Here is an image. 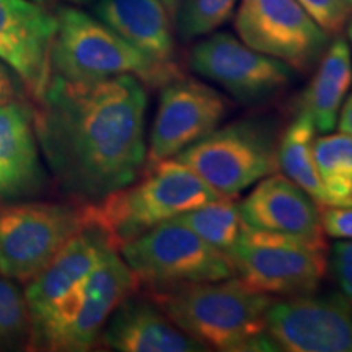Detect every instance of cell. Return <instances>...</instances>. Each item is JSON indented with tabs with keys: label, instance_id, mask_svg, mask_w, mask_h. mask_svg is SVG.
<instances>
[{
	"label": "cell",
	"instance_id": "obj_30",
	"mask_svg": "<svg viewBox=\"0 0 352 352\" xmlns=\"http://www.w3.org/2000/svg\"><path fill=\"white\" fill-rule=\"evenodd\" d=\"M13 94V82L6 65L0 60V101L8 100Z\"/></svg>",
	"mask_w": 352,
	"mask_h": 352
},
{
	"label": "cell",
	"instance_id": "obj_18",
	"mask_svg": "<svg viewBox=\"0 0 352 352\" xmlns=\"http://www.w3.org/2000/svg\"><path fill=\"white\" fill-rule=\"evenodd\" d=\"M98 20L160 64L176 65L171 20L162 0H96Z\"/></svg>",
	"mask_w": 352,
	"mask_h": 352
},
{
	"label": "cell",
	"instance_id": "obj_9",
	"mask_svg": "<svg viewBox=\"0 0 352 352\" xmlns=\"http://www.w3.org/2000/svg\"><path fill=\"white\" fill-rule=\"evenodd\" d=\"M83 228L82 208L51 202L0 206V272L32 280Z\"/></svg>",
	"mask_w": 352,
	"mask_h": 352
},
{
	"label": "cell",
	"instance_id": "obj_24",
	"mask_svg": "<svg viewBox=\"0 0 352 352\" xmlns=\"http://www.w3.org/2000/svg\"><path fill=\"white\" fill-rule=\"evenodd\" d=\"M240 0H182L176 25L183 39L208 36L220 28L235 12Z\"/></svg>",
	"mask_w": 352,
	"mask_h": 352
},
{
	"label": "cell",
	"instance_id": "obj_16",
	"mask_svg": "<svg viewBox=\"0 0 352 352\" xmlns=\"http://www.w3.org/2000/svg\"><path fill=\"white\" fill-rule=\"evenodd\" d=\"M100 338L108 349L118 352L209 351L176 327L155 302L131 297L116 307Z\"/></svg>",
	"mask_w": 352,
	"mask_h": 352
},
{
	"label": "cell",
	"instance_id": "obj_14",
	"mask_svg": "<svg viewBox=\"0 0 352 352\" xmlns=\"http://www.w3.org/2000/svg\"><path fill=\"white\" fill-rule=\"evenodd\" d=\"M57 19L34 0H0V60L41 96L51 78Z\"/></svg>",
	"mask_w": 352,
	"mask_h": 352
},
{
	"label": "cell",
	"instance_id": "obj_26",
	"mask_svg": "<svg viewBox=\"0 0 352 352\" xmlns=\"http://www.w3.org/2000/svg\"><path fill=\"white\" fill-rule=\"evenodd\" d=\"M329 36L340 34L352 15L346 0H297Z\"/></svg>",
	"mask_w": 352,
	"mask_h": 352
},
{
	"label": "cell",
	"instance_id": "obj_1",
	"mask_svg": "<svg viewBox=\"0 0 352 352\" xmlns=\"http://www.w3.org/2000/svg\"><path fill=\"white\" fill-rule=\"evenodd\" d=\"M33 114L43 155L64 192L90 204L134 183L147 160V90L138 77L54 76Z\"/></svg>",
	"mask_w": 352,
	"mask_h": 352
},
{
	"label": "cell",
	"instance_id": "obj_11",
	"mask_svg": "<svg viewBox=\"0 0 352 352\" xmlns=\"http://www.w3.org/2000/svg\"><path fill=\"white\" fill-rule=\"evenodd\" d=\"M189 65L197 76L217 83L245 104L279 95L292 80L287 64L252 50L230 33L208 34L192 47Z\"/></svg>",
	"mask_w": 352,
	"mask_h": 352
},
{
	"label": "cell",
	"instance_id": "obj_2",
	"mask_svg": "<svg viewBox=\"0 0 352 352\" xmlns=\"http://www.w3.org/2000/svg\"><path fill=\"white\" fill-rule=\"evenodd\" d=\"M151 300L208 349L279 351L266 324L272 297L250 289L235 276L214 283L151 289Z\"/></svg>",
	"mask_w": 352,
	"mask_h": 352
},
{
	"label": "cell",
	"instance_id": "obj_21",
	"mask_svg": "<svg viewBox=\"0 0 352 352\" xmlns=\"http://www.w3.org/2000/svg\"><path fill=\"white\" fill-rule=\"evenodd\" d=\"M315 132L316 127L311 116L300 109L296 120L285 127L279 138L277 158L283 175L308 192L320 206H324L327 192L321 184L314 158Z\"/></svg>",
	"mask_w": 352,
	"mask_h": 352
},
{
	"label": "cell",
	"instance_id": "obj_27",
	"mask_svg": "<svg viewBox=\"0 0 352 352\" xmlns=\"http://www.w3.org/2000/svg\"><path fill=\"white\" fill-rule=\"evenodd\" d=\"M328 267L342 296L352 302V240H340L331 246Z\"/></svg>",
	"mask_w": 352,
	"mask_h": 352
},
{
	"label": "cell",
	"instance_id": "obj_23",
	"mask_svg": "<svg viewBox=\"0 0 352 352\" xmlns=\"http://www.w3.org/2000/svg\"><path fill=\"white\" fill-rule=\"evenodd\" d=\"M233 199L235 197H219V199L175 215L170 220L188 227L210 246L227 254L228 250L239 240L241 228H243L239 206Z\"/></svg>",
	"mask_w": 352,
	"mask_h": 352
},
{
	"label": "cell",
	"instance_id": "obj_33",
	"mask_svg": "<svg viewBox=\"0 0 352 352\" xmlns=\"http://www.w3.org/2000/svg\"><path fill=\"white\" fill-rule=\"evenodd\" d=\"M69 2H72V3H78V6H83V3H90L91 0H69Z\"/></svg>",
	"mask_w": 352,
	"mask_h": 352
},
{
	"label": "cell",
	"instance_id": "obj_34",
	"mask_svg": "<svg viewBox=\"0 0 352 352\" xmlns=\"http://www.w3.org/2000/svg\"><path fill=\"white\" fill-rule=\"evenodd\" d=\"M34 2H38V3H46L47 0H34Z\"/></svg>",
	"mask_w": 352,
	"mask_h": 352
},
{
	"label": "cell",
	"instance_id": "obj_19",
	"mask_svg": "<svg viewBox=\"0 0 352 352\" xmlns=\"http://www.w3.org/2000/svg\"><path fill=\"white\" fill-rule=\"evenodd\" d=\"M104 246L109 245L98 232L83 228L57 252L44 270L30 280L25 297L32 323L41 318L60 297L85 279L98 263Z\"/></svg>",
	"mask_w": 352,
	"mask_h": 352
},
{
	"label": "cell",
	"instance_id": "obj_29",
	"mask_svg": "<svg viewBox=\"0 0 352 352\" xmlns=\"http://www.w3.org/2000/svg\"><path fill=\"white\" fill-rule=\"evenodd\" d=\"M338 127H340V131L352 135V95L342 104L340 120H338Z\"/></svg>",
	"mask_w": 352,
	"mask_h": 352
},
{
	"label": "cell",
	"instance_id": "obj_10",
	"mask_svg": "<svg viewBox=\"0 0 352 352\" xmlns=\"http://www.w3.org/2000/svg\"><path fill=\"white\" fill-rule=\"evenodd\" d=\"M235 30L252 50L300 74L315 69L331 43L297 0H240Z\"/></svg>",
	"mask_w": 352,
	"mask_h": 352
},
{
	"label": "cell",
	"instance_id": "obj_36",
	"mask_svg": "<svg viewBox=\"0 0 352 352\" xmlns=\"http://www.w3.org/2000/svg\"><path fill=\"white\" fill-rule=\"evenodd\" d=\"M351 206H352V204H351Z\"/></svg>",
	"mask_w": 352,
	"mask_h": 352
},
{
	"label": "cell",
	"instance_id": "obj_8",
	"mask_svg": "<svg viewBox=\"0 0 352 352\" xmlns=\"http://www.w3.org/2000/svg\"><path fill=\"white\" fill-rule=\"evenodd\" d=\"M118 252L148 289L214 283L235 276L227 254L173 220L158 223Z\"/></svg>",
	"mask_w": 352,
	"mask_h": 352
},
{
	"label": "cell",
	"instance_id": "obj_12",
	"mask_svg": "<svg viewBox=\"0 0 352 352\" xmlns=\"http://www.w3.org/2000/svg\"><path fill=\"white\" fill-rule=\"evenodd\" d=\"M232 104L219 90L196 78L178 77L162 87L147 145V166L178 155L217 129Z\"/></svg>",
	"mask_w": 352,
	"mask_h": 352
},
{
	"label": "cell",
	"instance_id": "obj_22",
	"mask_svg": "<svg viewBox=\"0 0 352 352\" xmlns=\"http://www.w3.org/2000/svg\"><path fill=\"white\" fill-rule=\"evenodd\" d=\"M314 158L327 192L324 206L352 204V135L336 132L315 139Z\"/></svg>",
	"mask_w": 352,
	"mask_h": 352
},
{
	"label": "cell",
	"instance_id": "obj_6",
	"mask_svg": "<svg viewBox=\"0 0 352 352\" xmlns=\"http://www.w3.org/2000/svg\"><path fill=\"white\" fill-rule=\"evenodd\" d=\"M235 277L266 296L315 292L328 271L324 239L254 230L245 227L227 252Z\"/></svg>",
	"mask_w": 352,
	"mask_h": 352
},
{
	"label": "cell",
	"instance_id": "obj_4",
	"mask_svg": "<svg viewBox=\"0 0 352 352\" xmlns=\"http://www.w3.org/2000/svg\"><path fill=\"white\" fill-rule=\"evenodd\" d=\"M56 19L51 50L54 76L94 82L129 74L148 87H164L183 76L178 64L166 65L151 59L103 21L78 8H60Z\"/></svg>",
	"mask_w": 352,
	"mask_h": 352
},
{
	"label": "cell",
	"instance_id": "obj_7",
	"mask_svg": "<svg viewBox=\"0 0 352 352\" xmlns=\"http://www.w3.org/2000/svg\"><path fill=\"white\" fill-rule=\"evenodd\" d=\"M279 138L266 121L243 120L217 127L175 155L220 196L236 197L279 171Z\"/></svg>",
	"mask_w": 352,
	"mask_h": 352
},
{
	"label": "cell",
	"instance_id": "obj_32",
	"mask_svg": "<svg viewBox=\"0 0 352 352\" xmlns=\"http://www.w3.org/2000/svg\"><path fill=\"white\" fill-rule=\"evenodd\" d=\"M347 36H349V46H351V52H352V15L349 21H347Z\"/></svg>",
	"mask_w": 352,
	"mask_h": 352
},
{
	"label": "cell",
	"instance_id": "obj_20",
	"mask_svg": "<svg viewBox=\"0 0 352 352\" xmlns=\"http://www.w3.org/2000/svg\"><path fill=\"white\" fill-rule=\"evenodd\" d=\"M352 85V52L349 41L338 36L321 56L308 87L303 90L300 109L315 122L316 131L331 132L338 126L342 104Z\"/></svg>",
	"mask_w": 352,
	"mask_h": 352
},
{
	"label": "cell",
	"instance_id": "obj_5",
	"mask_svg": "<svg viewBox=\"0 0 352 352\" xmlns=\"http://www.w3.org/2000/svg\"><path fill=\"white\" fill-rule=\"evenodd\" d=\"M138 284V277L116 250L104 246L85 279L32 323L33 342L47 351L91 349L109 316L131 297Z\"/></svg>",
	"mask_w": 352,
	"mask_h": 352
},
{
	"label": "cell",
	"instance_id": "obj_13",
	"mask_svg": "<svg viewBox=\"0 0 352 352\" xmlns=\"http://www.w3.org/2000/svg\"><path fill=\"white\" fill-rule=\"evenodd\" d=\"M266 324L279 351L352 352V302L342 294L272 300Z\"/></svg>",
	"mask_w": 352,
	"mask_h": 352
},
{
	"label": "cell",
	"instance_id": "obj_28",
	"mask_svg": "<svg viewBox=\"0 0 352 352\" xmlns=\"http://www.w3.org/2000/svg\"><path fill=\"white\" fill-rule=\"evenodd\" d=\"M320 208L321 228L324 236L334 240H352V206H320Z\"/></svg>",
	"mask_w": 352,
	"mask_h": 352
},
{
	"label": "cell",
	"instance_id": "obj_3",
	"mask_svg": "<svg viewBox=\"0 0 352 352\" xmlns=\"http://www.w3.org/2000/svg\"><path fill=\"white\" fill-rule=\"evenodd\" d=\"M220 196L175 158L144 168L134 183L82 208L85 228L96 230L113 250L158 223Z\"/></svg>",
	"mask_w": 352,
	"mask_h": 352
},
{
	"label": "cell",
	"instance_id": "obj_35",
	"mask_svg": "<svg viewBox=\"0 0 352 352\" xmlns=\"http://www.w3.org/2000/svg\"><path fill=\"white\" fill-rule=\"evenodd\" d=\"M346 2H347V6H349V7L352 8V0H346Z\"/></svg>",
	"mask_w": 352,
	"mask_h": 352
},
{
	"label": "cell",
	"instance_id": "obj_31",
	"mask_svg": "<svg viewBox=\"0 0 352 352\" xmlns=\"http://www.w3.org/2000/svg\"><path fill=\"white\" fill-rule=\"evenodd\" d=\"M162 3L166 7V10L170 12V15L173 16V20L176 19V13H178V8H179V3H182V0H162Z\"/></svg>",
	"mask_w": 352,
	"mask_h": 352
},
{
	"label": "cell",
	"instance_id": "obj_17",
	"mask_svg": "<svg viewBox=\"0 0 352 352\" xmlns=\"http://www.w3.org/2000/svg\"><path fill=\"white\" fill-rule=\"evenodd\" d=\"M43 184L33 113L20 101H0V201L36 195Z\"/></svg>",
	"mask_w": 352,
	"mask_h": 352
},
{
	"label": "cell",
	"instance_id": "obj_25",
	"mask_svg": "<svg viewBox=\"0 0 352 352\" xmlns=\"http://www.w3.org/2000/svg\"><path fill=\"white\" fill-rule=\"evenodd\" d=\"M32 331V316L25 292L12 280L0 279V347H13Z\"/></svg>",
	"mask_w": 352,
	"mask_h": 352
},
{
	"label": "cell",
	"instance_id": "obj_15",
	"mask_svg": "<svg viewBox=\"0 0 352 352\" xmlns=\"http://www.w3.org/2000/svg\"><path fill=\"white\" fill-rule=\"evenodd\" d=\"M236 206L248 228L324 239L318 202L283 173L263 178Z\"/></svg>",
	"mask_w": 352,
	"mask_h": 352
}]
</instances>
